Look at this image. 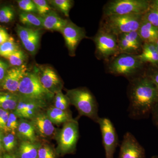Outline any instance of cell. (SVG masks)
<instances>
[{
  "mask_svg": "<svg viewBox=\"0 0 158 158\" xmlns=\"http://www.w3.org/2000/svg\"><path fill=\"white\" fill-rule=\"evenodd\" d=\"M129 116L134 119L146 118L151 115L158 102V89L146 75L130 81L128 87Z\"/></svg>",
  "mask_w": 158,
  "mask_h": 158,
  "instance_id": "1",
  "label": "cell"
},
{
  "mask_svg": "<svg viewBox=\"0 0 158 158\" xmlns=\"http://www.w3.org/2000/svg\"><path fill=\"white\" fill-rule=\"evenodd\" d=\"M17 94L19 98L37 103L44 108L55 96L43 87L35 71L26 73L20 83Z\"/></svg>",
  "mask_w": 158,
  "mask_h": 158,
  "instance_id": "2",
  "label": "cell"
},
{
  "mask_svg": "<svg viewBox=\"0 0 158 158\" xmlns=\"http://www.w3.org/2000/svg\"><path fill=\"white\" fill-rule=\"evenodd\" d=\"M65 95L70 105L76 108L80 116L88 117L98 123L100 118L98 103L90 90L85 88H74L66 90Z\"/></svg>",
  "mask_w": 158,
  "mask_h": 158,
  "instance_id": "3",
  "label": "cell"
},
{
  "mask_svg": "<svg viewBox=\"0 0 158 158\" xmlns=\"http://www.w3.org/2000/svg\"><path fill=\"white\" fill-rule=\"evenodd\" d=\"M144 14H128L104 16L101 28L118 36L138 31Z\"/></svg>",
  "mask_w": 158,
  "mask_h": 158,
  "instance_id": "4",
  "label": "cell"
},
{
  "mask_svg": "<svg viewBox=\"0 0 158 158\" xmlns=\"http://www.w3.org/2000/svg\"><path fill=\"white\" fill-rule=\"evenodd\" d=\"M143 64L138 55L120 53L110 61L108 71L112 74L124 77L131 81L137 77L136 75L141 70Z\"/></svg>",
  "mask_w": 158,
  "mask_h": 158,
  "instance_id": "5",
  "label": "cell"
},
{
  "mask_svg": "<svg viewBox=\"0 0 158 158\" xmlns=\"http://www.w3.org/2000/svg\"><path fill=\"white\" fill-rule=\"evenodd\" d=\"M149 7L150 1L146 0H113L105 5L103 14L104 16L144 14Z\"/></svg>",
  "mask_w": 158,
  "mask_h": 158,
  "instance_id": "6",
  "label": "cell"
},
{
  "mask_svg": "<svg viewBox=\"0 0 158 158\" xmlns=\"http://www.w3.org/2000/svg\"><path fill=\"white\" fill-rule=\"evenodd\" d=\"M79 137V124L73 119L63 124L57 138L58 155L64 156L73 154L76 150Z\"/></svg>",
  "mask_w": 158,
  "mask_h": 158,
  "instance_id": "7",
  "label": "cell"
},
{
  "mask_svg": "<svg viewBox=\"0 0 158 158\" xmlns=\"http://www.w3.org/2000/svg\"><path fill=\"white\" fill-rule=\"evenodd\" d=\"M93 40L98 58L107 60L118 55V38L116 35L100 28Z\"/></svg>",
  "mask_w": 158,
  "mask_h": 158,
  "instance_id": "8",
  "label": "cell"
},
{
  "mask_svg": "<svg viewBox=\"0 0 158 158\" xmlns=\"http://www.w3.org/2000/svg\"><path fill=\"white\" fill-rule=\"evenodd\" d=\"M98 123L101 132L105 158H114L118 143V136L116 128L113 123L108 118L100 117Z\"/></svg>",
  "mask_w": 158,
  "mask_h": 158,
  "instance_id": "9",
  "label": "cell"
},
{
  "mask_svg": "<svg viewBox=\"0 0 158 158\" xmlns=\"http://www.w3.org/2000/svg\"><path fill=\"white\" fill-rule=\"evenodd\" d=\"M35 71L39 77L40 83L46 90L54 94L62 90L63 82L52 67L43 65L36 69Z\"/></svg>",
  "mask_w": 158,
  "mask_h": 158,
  "instance_id": "10",
  "label": "cell"
},
{
  "mask_svg": "<svg viewBox=\"0 0 158 158\" xmlns=\"http://www.w3.org/2000/svg\"><path fill=\"white\" fill-rule=\"evenodd\" d=\"M118 158H145L144 148L129 132L126 133L123 135Z\"/></svg>",
  "mask_w": 158,
  "mask_h": 158,
  "instance_id": "11",
  "label": "cell"
},
{
  "mask_svg": "<svg viewBox=\"0 0 158 158\" xmlns=\"http://www.w3.org/2000/svg\"><path fill=\"white\" fill-rule=\"evenodd\" d=\"M61 33L64 37L69 55L73 56L75 55L76 50L79 44L86 37L85 29L69 20L68 23Z\"/></svg>",
  "mask_w": 158,
  "mask_h": 158,
  "instance_id": "12",
  "label": "cell"
},
{
  "mask_svg": "<svg viewBox=\"0 0 158 158\" xmlns=\"http://www.w3.org/2000/svg\"><path fill=\"white\" fill-rule=\"evenodd\" d=\"M16 32L24 48L32 55H35L40 42V33L39 30L17 24Z\"/></svg>",
  "mask_w": 158,
  "mask_h": 158,
  "instance_id": "13",
  "label": "cell"
},
{
  "mask_svg": "<svg viewBox=\"0 0 158 158\" xmlns=\"http://www.w3.org/2000/svg\"><path fill=\"white\" fill-rule=\"evenodd\" d=\"M27 71L26 64L19 67L9 69L1 86L8 92L17 94L21 81Z\"/></svg>",
  "mask_w": 158,
  "mask_h": 158,
  "instance_id": "14",
  "label": "cell"
},
{
  "mask_svg": "<svg viewBox=\"0 0 158 158\" xmlns=\"http://www.w3.org/2000/svg\"><path fill=\"white\" fill-rule=\"evenodd\" d=\"M36 135L42 138L52 137L56 133V128L46 113L41 111L30 119Z\"/></svg>",
  "mask_w": 158,
  "mask_h": 158,
  "instance_id": "15",
  "label": "cell"
},
{
  "mask_svg": "<svg viewBox=\"0 0 158 158\" xmlns=\"http://www.w3.org/2000/svg\"><path fill=\"white\" fill-rule=\"evenodd\" d=\"M43 28L51 31H62L69 20L60 17L56 11H51L42 17Z\"/></svg>",
  "mask_w": 158,
  "mask_h": 158,
  "instance_id": "16",
  "label": "cell"
},
{
  "mask_svg": "<svg viewBox=\"0 0 158 158\" xmlns=\"http://www.w3.org/2000/svg\"><path fill=\"white\" fill-rule=\"evenodd\" d=\"M143 43H155L158 40V28L144 19L143 17L138 31Z\"/></svg>",
  "mask_w": 158,
  "mask_h": 158,
  "instance_id": "17",
  "label": "cell"
},
{
  "mask_svg": "<svg viewBox=\"0 0 158 158\" xmlns=\"http://www.w3.org/2000/svg\"><path fill=\"white\" fill-rule=\"evenodd\" d=\"M16 132L18 137L22 141H37V135L34 128L31 122L27 119L20 118L19 120Z\"/></svg>",
  "mask_w": 158,
  "mask_h": 158,
  "instance_id": "18",
  "label": "cell"
},
{
  "mask_svg": "<svg viewBox=\"0 0 158 158\" xmlns=\"http://www.w3.org/2000/svg\"><path fill=\"white\" fill-rule=\"evenodd\" d=\"M41 144L37 142L22 141L18 149L16 158H37Z\"/></svg>",
  "mask_w": 158,
  "mask_h": 158,
  "instance_id": "19",
  "label": "cell"
},
{
  "mask_svg": "<svg viewBox=\"0 0 158 158\" xmlns=\"http://www.w3.org/2000/svg\"><path fill=\"white\" fill-rule=\"evenodd\" d=\"M138 56L143 63L149 62L152 65H158V53L154 43H144L142 52Z\"/></svg>",
  "mask_w": 158,
  "mask_h": 158,
  "instance_id": "20",
  "label": "cell"
},
{
  "mask_svg": "<svg viewBox=\"0 0 158 158\" xmlns=\"http://www.w3.org/2000/svg\"><path fill=\"white\" fill-rule=\"evenodd\" d=\"M46 113L53 124H64L73 119L69 111H64L54 106L48 108Z\"/></svg>",
  "mask_w": 158,
  "mask_h": 158,
  "instance_id": "21",
  "label": "cell"
},
{
  "mask_svg": "<svg viewBox=\"0 0 158 158\" xmlns=\"http://www.w3.org/2000/svg\"><path fill=\"white\" fill-rule=\"evenodd\" d=\"M17 94L6 92L0 93V109L6 110H15L19 101Z\"/></svg>",
  "mask_w": 158,
  "mask_h": 158,
  "instance_id": "22",
  "label": "cell"
},
{
  "mask_svg": "<svg viewBox=\"0 0 158 158\" xmlns=\"http://www.w3.org/2000/svg\"><path fill=\"white\" fill-rule=\"evenodd\" d=\"M20 22L26 27L33 29L43 28L42 17L29 12H22L19 15Z\"/></svg>",
  "mask_w": 158,
  "mask_h": 158,
  "instance_id": "23",
  "label": "cell"
},
{
  "mask_svg": "<svg viewBox=\"0 0 158 158\" xmlns=\"http://www.w3.org/2000/svg\"><path fill=\"white\" fill-rule=\"evenodd\" d=\"M19 49V46L14 38L10 37L8 40L0 44V56L6 58Z\"/></svg>",
  "mask_w": 158,
  "mask_h": 158,
  "instance_id": "24",
  "label": "cell"
},
{
  "mask_svg": "<svg viewBox=\"0 0 158 158\" xmlns=\"http://www.w3.org/2000/svg\"><path fill=\"white\" fill-rule=\"evenodd\" d=\"M52 6L62 12L66 17L69 16V11L73 5L71 0H51L48 1Z\"/></svg>",
  "mask_w": 158,
  "mask_h": 158,
  "instance_id": "25",
  "label": "cell"
},
{
  "mask_svg": "<svg viewBox=\"0 0 158 158\" xmlns=\"http://www.w3.org/2000/svg\"><path fill=\"white\" fill-rule=\"evenodd\" d=\"M6 59L9 60L10 65L13 67H19L24 64L27 56L23 51L19 49L6 57Z\"/></svg>",
  "mask_w": 158,
  "mask_h": 158,
  "instance_id": "26",
  "label": "cell"
},
{
  "mask_svg": "<svg viewBox=\"0 0 158 158\" xmlns=\"http://www.w3.org/2000/svg\"><path fill=\"white\" fill-rule=\"evenodd\" d=\"M53 99L55 107L64 111H68L70 105V102L66 95L62 93V90L55 94Z\"/></svg>",
  "mask_w": 158,
  "mask_h": 158,
  "instance_id": "27",
  "label": "cell"
},
{
  "mask_svg": "<svg viewBox=\"0 0 158 158\" xmlns=\"http://www.w3.org/2000/svg\"><path fill=\"white\" fill-rule=\"evenodd\" d=\"M124 37L129 41L135 50L136 53H138V51L142 50L143 43L141 37L137 31H133L126 34H123Z\"/></svg>",
  "mask_w": 158,
  "mask_h": 158,
  "instance_id": "28",
  "label": "cell"
},
{
  "mask_svg": "<svg viewBox=\"0 0 158 158\" xmlns=\"http://www.w3.org/2000/svg\"><path fill=\"white\" fill-rule=\"evenodd\" d=\"M58 154L52 146L48 144H41L37 153V158H57Z\"/></svg>",
  "mask_w": 158,
  "mask_h": 158,
  "instance_id": "29",
  "label": "cell"
},
{
  "mask_svg": "<svg viewBox=\"0 0 158 158\" xmlns=\"http://www.w3.org/2000/svg\"><path fill=\"white\" fill-rule=\"evenodd\" d=\"M14 17V10L10 6H4L0 9V23H8L12 21Z\"/></svg>",
  "mask_w": 158,
  "mask_h": 158,
  "instance_id": "30",
  "label": "cell"
},
{
  "mask_svg": "<svg viewBox=\"0 0 158 158\" xmlns=\"http://www.w3.org/2000/svg\"><path fill=\"white\" fill-rule=\"evenodd\" d=\"M33 2L36 6L37 13L40 17H43L52 11V8L47 1L45 0H33Z\"/></svg>",
  "mask_w": 158,
  "mask_h": 158,
  "instance_id": "31",
  "label": "cell"
},
{
  "mask_svg": "<svg viewBox=\"0 0 158 158\" xmlns=\"http://www.w3.org/2000/svg\"><path fill=\"white\" fill-rule=\"evenodd\" d=\"M18 116L14 113H9V118L6 124V133L10 132L15 135L19 126Z\"/></svg>",
  "mask_w": 158,
  "mask_h": 158,
  "instance_id": "32",
  "label": "cell"
},
{
  "mask_svg": "<svg viewBox=\"0 0 158 158\" xmlns=\"http://www.w3.org/2000/svg\"><path fill=\"white\" fill-rule=\"evenodd\" d=\"M2 143L4 148L8 152H11L15 148L16 140L15 135L9 134L2 138Z\"/></svg>",
  "mask_w": 158,
  "mask_h": 158,
  "instance_id": "33",
  "label": "cell"
},
{
  "mask_svg": "<svg viewBox=\"0 0 158 158\" xmlns=\"http://www.w3.org/2000/svg\"><path fill=\"white\" fill-rule=\"evenodd\" d=\"M19 7L23 12L37 13L36 6L31 0H19L17 1Z\"/></svg>",
  "mask_w": 158,
  "mask_h": 158,
  "instance_id": "34",
  "label": "cell"
},
{
  "mask_svg": "<svg viewBox=\"0 0 158 158\" xmlns=\"http://www.w3.org/2000/svg\"><path fill=\"white\" fill-rule=\"evenodd\" d=\"M143 17L151 24L158 28V10L150 8L144 14Z\"/></svg>",
  "mask_w": 158,
  "mask_h": 158,
  "instance_id": "35",
  "label": "cell"
},
{
  "mask_svg": "<svg viewBox=\"0 0 158 158\" xmlns=\"http://www.w3.org/2000/svg\"><path fill=\"white\" fill-rule=\"evenodd\" d=\"M9 111L0 109V131L6 133V124L8 121Z\"/></svg>",
  "mask_w": 158,
  "mask_h": 158,
  "instance_id": "36",
  "label": "cell"
},
{
  "mask_svg": "<svg viewBox=\"0 0 158 158\" xmlns=\"http://www.w3.org/2000/svg\"><path fill=\"white\" fill-rule=\"evenodd\" d=\"M9 65L0 59V85L2 84L7 71L9 69Z\"/></svg>",
  "mask_w": 158,
  "mask_h": 158,
  "instance_id": "37",
  "label": "cell"
},
{
  "mask_svg": "<svg viewBox=\"0 0 158 158\" xmlns=\"http://www.w3.org/2000/svg\"><path fill=\"white\" fill-rule=\"evenodd\" d=\"M146 75L154 83L158 89V67L151 70Z\"/></svg>",
  "mask_w": 158,
  "mask_h": 158,
  "instance_id": "38",
  "label": "cell"
},
{
  "mask_svg": "<svg viewBox=\"0 0 158 158\" xmlns=\"http://www.w3.org/2000/svg\"><path fill=\"white\" fill-rule=\"evenodd\" d=\"M151 115L152 118L153 123L158 129V102L153 108Z\"/></svg>",
  "mask_w": 158,
  "mask_h": 158,
  "instance_id": "39",
  "label": "cell"
},
{
  "mask_svg": "<svg viewBox=\"0 0 158 158\" xmlns=\"http://www.w3.org/2000/svg\"><path fill=\"white\" fill-rule=\"evenodd\" d=\"M10 37V35L6 30L0 27V44L8 40Z\"/></svg>",
  "mask_w": 158,
  "mask_h": 158,
  "instance_id": "40",
  "label": "cell"
},
{
  "mask_svg": "<svg viewBox=\"0 0 158 158\" xmlns=\"http://www.w3.org/2000/svg\"><path fill=\"white\" fill-rule=\"evenodd\" d=\"M149 7L158 10V0L150 1Z\"/></svg>",
  "mask_w": 158,
  "mask_h": 158,
  "instance_id": "41",
  "label": "cell"
},
{
  "mask_svg": "<svg viewBox=\"0 0 158 158\" xmlns=\"http://www.w3.org/2000/svg\"><path fill=\"white\" fill-rule=\"evenodd\" d=\"M2 134L0 131V151L2 148Z\"/></svg>",
  "mask_w": 158,
  "mask_h": 158,
  "instance_id": "42",
  "label": "cell"
},
{
  "mask_svg": "<svg viewBox=\"0 0 158 158\" xmlns=\"http://www.w3.org/2000/svg\"><path fill=\"white\" fill-rule=\"evenodd\" d=\"M154 43L155 44L156 49L157 52L158 53V40L155 42Z\"/></svg>",
  "mask_w": 158,
  "mask_h": 158,
  "instance_id": "43",
  "label": "cell"
},
{
  "mask_svg": "<svg viewBox=\"0 0 158 158\" xmlns=\"http://www.w3.org/2000/svg\"><path fill=\"white\" fill-rule=\"evenodd\" d=\"M16 158V157H15V155H11V158Z\"/></svg>",
  "mask_w": 158,
  "mask_h": 158,
  "instance_id": "44",
  "label": "cell"
},
{
  "mask_svg": "<svg viewBox=\"0 0 158 158\" xmlns=\"http://www.w3.org/2000/svg\"><path fill=\"white\" fill-rule=\"evenodd\" d=\"M151 158H158V156H153Z\"/></svg>",
  "mask_w": 158,
  "mask_h": 158,
  "instance_id": "45",
  "label": "cell"
},
{
  "mask_svg": "<svg viewBox=\"0 0 158 158\" xmlns=\"http://www.w3.org/2000/svg\"><path fill=\"white\" fill-rule=\"evenodd\" d=\"M0 158H2V156H1V155H0Z\"/></svg>",
  "mask_w": 158,
  "mask_h": 158,
  "instance_id": "46",
  "label": "cell"
}]
</instances>
